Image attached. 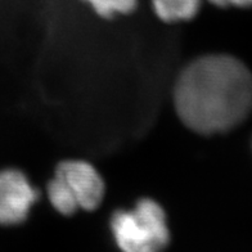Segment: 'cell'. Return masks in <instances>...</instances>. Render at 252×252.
Masks as SVG:
<instances>
[{
	"label": "cell",
	"mask_w": 252,
	"mask_h": 252,
	"mask_svg": "<svg viewBox=\"0 0 252 252\" xmlns=\"http://www.w3.org/2000/svg\"><path fill=\"white\" fill-rule=\"evenodd\" d=\"M174 103L179 119L193 131L225 133L252 111V73L225 54L197 58L178 77Z\"/></svg>",
	"instance_id": "obj_1"
},
{
	"label": "cell",
	"mask_w": 252,
	"mask_h": 252,
	"mask_svg": "<svg viewBox=\"0 0 252 252\" xmlns=\"http://www.w3.org/2000/svg\"><path fill=\"white\" fill-rule=\"evenodd\" d=\"M111 232L121 252H163L170 242L165 210L151 198L139 199L133 209L115 211Z\"/></svg>",
	"instance_id": "obj_2"
},
{
	"label": "cell",
	"mask_w": 252,
	"mask_h": 252,
	"mask_svg": "<svg viewBox=\"0 0 252 252\" xmlns=\"http://www.w3.org/2000/svg\"><path fill=\"white\" fill-rule=\"evenodd\" d=\"M37 190L24 171L0 169V226L20 225L29 218Z\"/></svg>",
	"instance_id": "obj_3"
},
{
	"label": "cell",
	"mask_w": 252,
	"mask_h": 252,
	"mask_svg": "<svg viewBox=\"0 0 252 252\" xmlns=\"http://www.w3.org/2000/svg\"><path fill=\"white\" fill-rule=\"evenodd\" d=\"M54 176L70 190L79 210L93 211L102 203L106 186L92 163L80 159L63 161L57 166Z\"/></svg>",
	"instance_id": "obj_4"
},
{
	"label": "cell",
	"mask_w": 252,
	"mask_h": 252,
	"mask_svg": "<svg viewBox=\"0 0 252 252\" xmlns=\"http://www.w3.org/2000/svg\"><path fill=\"white\" fill-rule=\"evenodd\" d=\"M202 0H152L155 13L163 22H182L194 18Z\"/></svg>",
	"instance_id": "obj_5"
},
{
	"label": "cell",
	"mask_w": 252,
	"mask_h": 252,
	"mask_svg": "<svg viewBox=\"0 0 252 252\" xmlns=\"http://www.w3.org/2000/svg\"><path fill=\"white\" fill-rule=\"evenodd\" d=\"M47 193L49 202L62 215L70 216L79 211V207H77L73 197L71 196L70 190L57 176H54L48 184Z\"/></svg>",
	"instance_id": "obj_6"
},
{
	"label": "cell",
	"mask_w": 252,
	"mask_h": 252,
	"mask_svg": "<svg viewBox=\"0 0 252 252\" xmlns=\"http://www.w3.org/2000/svg\"><path fill=\"white\" fill-rule=\"evenodd\" d=\"M103 18H113L120 14H129L136 8V0H85Z\"/></svg>",
	"instance_id": "obj_7"
},
{
	"label": "cell",
	"mask_w": 252,
	"mask_h": 252,
	"mask_svg": "<svg viewBox=\"0 0 252 252\" xmlns=\"http://www.w3.org/2000/svg\"><path fill=\"white\" fill-rule=\"evenodd\" d=\"M216 7H237V8H250L252 7V0H209Z\"/></svg>",
	"instance_id": "obj_8"
}]
</instances>
